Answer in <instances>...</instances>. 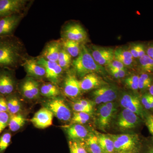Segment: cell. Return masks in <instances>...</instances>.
Here are the masks:
<instances>
[{
	"label": "cell",
	"mask_w": 153,
	"mask_h": 153,
	"mask_svg": "<svg viewBox=\"0 0 153 153\" xmlns=\"http://www.w3.org/2000/svg\"><path fill=\"white\" fill-rule=\"evenodd\" d=\"M88 49L95 62L100 66H107L114 60V50L112 48L92 46Z\"/></svg>",
	"instance_id": "13"
},
{
	"label": "cell",
	"mask_w": 153,
	"mask_h": 153,
	"mask_svg": "<svg viewBox=\"0 0 153 153\" xmlns=\"http://www.w3.org/2000/svg\"><path fill=\"white\" fill-rule=\"evenodd\" d=\"M30 2L27 0H0V19L25 13Z\"/></svg>",
	"instance_id": "6"
},
{
	"label": "cell",
	"mask_w": 153,
	"mask_h": 153,
	"mask_svg": "<svg viewBox=\"0 0 153 153\" xmlns=\"http://www.w3.org/2000/svg\"><path fill=\"white\" fill-rule=\"evenodd\" d=\"M78 101L80 104H82V105L85 107L87 109H88L91 113L92 112V110H93V106L90 102L85 99L79 100H78Z\"/></svg>",
	"instance_id": "42"
},
{
	"label": "cell",
	"mask_w": 153,
	"mask_h": 153,
	"mask_svg": "<svg viewBox=\"0 0 153 153\" xmlns=\"http://www.w3.org/2000/svg\"><path fill=\"white\" fill-rule=\"evenodd\" d=\"M69 146L71 153H88L85 146L78 141L71 140Z\"/></svg>",
	"instance_id": "33"
},
{
	"label": "cell",
	"mask_w": 153,
	"mask_h": 153,
	"mask_svg": "<svg viewBox=\"0 0 153 153\" xmlns=\"http://www.w3.org/2000/svg\"><path fill=\"white\" fill-rule=\"evenodd\" d=\"M149 94L153 97V84H152L149 88Z\"/></svg>",
	"instance_id": "48"
},
{
	"label": "cell",
	"mask_w": 153,
	"mask_h": 153,
	"mask_svg": "<svg viewBox=\"0 0 153 153\" xmlns=\"http://www.w3.org/2000/svg\"><path fill=\"white\" fill-rule=\"evenodd\" d=\"M37 60L38 63L45 68V77L50 82L56 85L59 82L63 74V68L59 66L57 62L45 60L40 56L37 58Z\"/></svg>",
	"instance_id": "11"
},
{
	"label": "cell",
	"mask_w": 153,
	"mask_h": 153,
	"mask_svg": "<svg viewBox=\"0 0 153 153\" xmlns=\"http://www.w3.org/2000/svg\"><path fill=\"white\" fill-rule=\"evenodd\" d=\"M45 106L59 120L64 122L71 120V110L63 99L57 97L51 99L46 102Z\"/></svg>",
	"instance_id": "3"
},
{
	"label": "cell",
	"mask_w": 153,
	"mask_h": 153,
	"mask_svg": "<svg viewBox=\"0 0 153 153\" xmlns=\"http://www.w3.org/2000/svg\"><path fill=\"white\" fill-rule=\"evenodd\" d=\"M153 76L151 74L144 73L139 76V89L145 90L149 89L152 84Z\"/></svg>",
	"instance_id": "30"
},
{
	"label": "cell",
	"mask_w": 153,
	"mask_h": 153,
	"mask_svg": "<svg viewBox=\"0 0 153 153\" xmlns=\"http://www.w3.org/2000/svg\"><path fill=\"white\" fill-rule=\"evenodd\" d=\"M140 122V118L130 111L124 109L118 117L117 124L123 129H129L136 127Z\"/></svg>",
	"instance_id": "16"
},
{
	"label": "cell",
	"mask_w": 153,
	"mask_h": 153,
	"mask_svg": "<svg viewBox=\"0 0 153 153\" xmlns=\"http://www.w3.org/2000/svg\"><path fill=\"white\" fill-rule=\"evenodd\" d=\"M109 136L113 140L115 150L118 152L131 150L136 146L138 143L139 138L136 134H121Z\"/></svg>",
	"instance_id": "8"
},
{
	"label": "cell",
	"mask_w": 153,
	"mask_h": 153,
	"mask_svg": "<svg viewBox=\"0 0 153 153\" xmlns=\"http://www.w3.org/2000/svg\"><path fill=\"white\" fill-rule=\"evenodd\" d=\"M120 105L125 109L128 110L140 118L144 117L145 113L141 100L137 96L130 93H125L122 96Z\"/></svg>",
	"instance_id": "14"
},
{
	"label": "cell",
	"mask_w": 153,
	"mask_h": 153,
	"mask_svg": "<svg viewBox=\"0 0 153 153\" xmlns=\"http://www.w3.org/2000/svg\"><path fill=\"white\" fill-rule=\"evenodd\" d=\"M90 118V114L85 112H74L71 119L73 124L82 125L86 123Z\"/></svg>",
	"instance_id": "32"
},
{
	"label": "cell",
	"mask_w": 153,
	"mask_h": 153,
	"mask_svg": "<svg viewBox=\"0 0 153 153\" xmlns=\"http://www.w3.org/2000/svg\"><path fill=\"white\" fill-rule=\"evenodd\" d=\"M103 80L96 73L85 75L79 81L81 91H88L97 89L104 84Z\"/></svg>",
	"instance_id": "20"
},
{
	"label": "cell",
	"mask_w": 153,
	"mask_h": 153,
	"mask_svg": "<svg viewBox=\"0 0 153 153\" xmlns=\"http://www.w3.org/2000/svg\"><path fill=\"white\" fill-rule=\"evenodd\" d=\"M151 109L153 110V97L151 96L150 94L149 95Z\"/></svg>",
	"instance_id": "47"
},
{
	"label": "cell",
	"mask_w": 153,
	"mask_h": 153,
	"mask_svg": "<svg viewBox=\"0 0 153 153\" xmlns=\"http://www.w3.org/2000/svg\"><path fill=\"white\" fill-rule=\"evenodd\" d=\"M86 149L90 153H103L98 142V137L91 134L85 141Z\"/></svg>",
	"instance_id": "27"
},
{
	"label": "cell",
	"mask_w": 153,
	"mask_h": 153,
	"mask_svg": "<svg viewBox=\"0 0 153 153\" xmlns=\"http://www.w3.org/2000/svg\"><path fill=\"white\" fill-rule=\"evenodd\" d=\"M62 40V47L71 57H76L79 55L80 47L79 43L70 40Z\"/></svg>",
	"instance_id": "26"
},
{
	"label": "cell",
	"mask_w": 153,
	"mask_h": 153,
	"mask_svg": "<svg viewBox=\"0 0 153 153\" xmlns=\"http://www.w3.org/2000/svg\"><path fill=\"white\" fill-rule=\"evenodd\" d=\"M114 55H119L126 58H131L134 59L130 52L129 49H126L123 47H118L115 49L114 52Z\"/></svg>",
	"instance_id": "35"
},
{
	"label": "cell",
	"mask_w": 153,
	"mask_h": 153,
	"mask_svg": "<svg viewBox=\"0 0 153 153\" xmlns=\"http://www.w3.org/2000/svg\"><path fill=\"white\" fill-rule=\"evenodd\" d=\"M54 115L47 108L43 107L38 111L31 119L33 125L38 128H46L52 126Z\"/></svg>",
	"instance_id": "17"
},
{
	"label": "cell",
	"mask_w": 153,
	"mask_h": 153,
	"mask_svg": "<svg viewBox=\"0 0 153 153\" xmlns=\"http://www.w3.org/2000/svg\"><path fill=\"white\" fill-rule=\"evenodd\" d=\"M72 108L75 112H85L89 114L91 113L88 109L82 104H80L78 101L73 103L72 105Z\"/></svg>",
	"instance_id": "37"
},
{
	"label": "cell",
	"mask_w": 153,
	"mask_h": 153,
	"mask_svg": "<svg viewBox=\"0 0 153 153\" xmlns=\"http://www.w3.org/2000/svg\"><path fill=\"white\" fill-rule=\"evenodd\" d=\"M63 91L66 96L75 98L81 93L79 81L72 74L66 75L63 83Z\"/></svg>",
	"instance_id": "18"
},
{
	"label": "cell",
	"mask_w": 153,
	"mask_h": 153,
	"mask_svg": "<svg viewBox=\"0 0 153 153\" xmlns=\"http://www.w3.org/2000/svg\"><path fill=\"white\" fill-rule=\"evenodd\" d=\"M15 70L0 67V94L5 97L16 92L17 87Z\"/></svg>",
	"instance_id": "4"
},
{
	"label": "cell",
	"mask_w": 153,
	"mask_h": 153,
	"mask_svg": "<svg viewBox=\"0 0 153 153\" xmlns=\"http://www.w3.org/2000/svg\"><path fill=\"white\" fill-rule=\"evenodd\" d=\"M108 68H117V69L126 70V66L117 60H114L111 63L107 65Z\"/></svg>",
	"instance_id": "39"
},
{
	"label": "cell",
	"mask_w": 153,
	"mask_h": 153,
	"mask_svg": "<svg viewBox=\"0 0 153 153\" xmlns=\"http://www.w3.org/2000/svg\"><path fill=\"white\" fill-rule=\"evenodd\" d=\"M139 65L144 73H153V60L146 54L139 58Z\"/></svg>",
	"instance_id": "28"
},
{
	"label": "cell",
	"mask_w": 153,
	"mask_h": 153,
	"mask_svg": "<svg viewBox=\"0 0 153 153\" xmlns=\"http://www.w3.org/2000/svg\"><path fill=\"white\" fill-rule=\"evenodd\" d=\"M62 47L61 40L49 41L45 45L40 57L49 61L57 62Z\"/></svg>",
	"instance_id": "19"
},
{
	"label": "cell",
	"mask_w": 153,
	"mask_h": 153,
	"mask_svg": "<svg viewBox=\"0 0 153 153\" xmlns=\"http://www.w3.org/2000/svg\"><path fill=\"white\" fill-rule=\"evenodd\" d=\"M26 120L24 116L20 113L13 115H10L9 120L8 127L11 132L19 131L26 123Z\"/></svg>",
	"instance_id": "24"
},
{
	"label": "cell",
	"mask_w": 153,
	"mask_h": 153,
	"mask_svg": "<svg viewBox=\"0 0 153 153\" xmlns=\"http://www.w3.org/2000/svg\"><path fill=\"white\" fill-rule=\"evenodd\" d=\"M63 40H70L79 43L85 42L87 40V32L80 24L71 23L65 25L61 30Z\"/></svg>",
	"instance_id": "5"
},
{
	"label": "cell",
	"mask_w": 153,
	"mask_h": 153,
	"mask_svg": "<svg viewBox=\"0 0 153 153\" xmlns=\"http://www.w3.org/2000/svg\"><path fill=\"white\" fill-rule=\"evenodd\" d=\"M115 153H132L129 152H118Z\"/></svg>",
	"instance_id": "50"
},
{
	"label": "cell",
	"mask_w": 153,
	"mask_h": 153,
	"mask_svg": "<svg viewBox=\"0 0 153 153\" xmlns=\"http://www.w3.org/2000/svg\"><path fill=\"white\" fill-rule=\"evenodd\" d=\"M114 60H117L124 65L126 67L127 66H131L133 65L134 63V59L131 58H126L125 57H121L119 55H114Z\"/></svg>",
	"instance_id": "36"
},
{
	"label": "cell",
	"mask_w": 153,
	"mask_h": 153,
	"mask_svg": "<svg viewBox=\"0 0 153 153\" xmlns=\"http://www.w3.org/2000/svg\"><path fill=\"white\" fill-rule=\"evenodd\" d=\"M72 65L75 74L82 78L91 73H105L104 67L95 62L88 48L83 44L79 55L72 61Z\"/></svg>",
	"instance_id": "2"
},
{
	"label": "cell",
	"mask_w": 153,
	"mask_h": 153,
	"mask_svg": "<svg viewBox=\"0 0 153 153\" xmlns=\"http://www.w3.org/2000/svg\"><path fill=\"white\" fill-rule=\"evenodd\" d=\"M12 134L10 131H5L0 135V153H4L10 144Z\"/></svg>",
	"instance_id": "31"
},
{
	"label": "cell",
	"mask_w": 153,
	"mask_h": 153,
	"mask_svg": "<svg viewBox=\"0 0 153 153\" xmlns=\"http://www.w3.org/2000/svg\"><path fill=\"white\" fill-rule=\"evenodd\" d=\"M17 86L21 95L27 99H37L41 94L40 83L33 77L27 76Z\"/></svg>",
	"instance_id": "9"
},
{
	"label": "cell",
	"mask_w": 153,
	"mask_h": 153,
	"mask_svg": "<svg viewBox=\"0 0 153 153\" xmlns=\"http://www.w3.org/2000/svg\"><path fill=\"white\" fill-rule=\"evenodd\" d=\"M146 125L150 133L153 136V115H149L146 120Z\"/></svg>",
	"instance_id": "41"
},
{
	"label": "cell",
	"mask_w": 153,
	"mask_h": 153,
	"mask_svg": "<svg viewBox=\"0 0 153 153\" xmlns=\"http://www.w3.org/2000/svg\"><path fill=\"white\" fill-rule=\"evenodd\" d=\"M27 56L19 38L15 36L0 38V67L16 70Z\"/></svg>",
	"instance_id": "1"
},
{
	"label": "cell",
	"mask_w": 153,
	"mask_h": 153,
	"mask_svg": "<svg viewBox=\"0 0 153 153\" xmlns=\"http://www.w3.org/2000/svg\"><path fill=\"white\" fill-rule=\"evenodd\" d=\"M7 112L10 115L19 113L22 110V104L16 92L6 97Z\"/></svg>",
	"instance_id": "22"
},
{
	"label": "cell",
	"mask_w": 153,
	"mask_h": 153,
	"mask_svg": "<svg viewBox=\"0 0 153 153\" xmlns=\"http://www.w3.org/2000/svg\"><path fill=\"white\" fill-rule=\"evenodd\" d=\"M71 57L63 47L59 53L57 63L63 70L69 68L71 63Z\"/></svg>",
	"instance_id": "29"
},
{
	"label": "cell",
	"mask_w": 153,
	"mask_h": 153,
	"mask_svg": "<svg viewBox=\"0 0 153 153\" xmlns=\"http://www.w3.org/2000/svg\"><path fill=\"white\" fill-rule=\"evenodd\" d=\"M22 66L25 68L28 76L36 79H41L46 76V71L43 66L39 64L37 58L27 57Z\"/></svg>",
	"instance_id": "15"
},
{
	"label": "cell",
	"mask_w": 153,
	"mask_h": 153,
	"mask_svg": "<svg viewBox=\"0 0 153 153\" xmlns=\"http://www.w3.org/2000/svg\"><path fill=\"white\" fill-rule=\"evenodd\" d=\"M25 16V13H23L0 19V38L14 36Z\"/></svg>",
	"instance_id": "10"
},
{
	"label": "cell",
	"mask_w": 153,
	"mask_h": 153,
	"mask_svg": "<svg viewBox=\"0 0 153 153\" xmlns=\"http://www.w3.org/2000/svg\"><path fill=\"white\" fill-rule=\"evenodd\" d=\"M149 94H146L143 96L140 100L143 106L146 109L148 110L151 109V104L149 100Z\"/></svg>",
	"instance_id": "38"
},
{
	"label": "cell",
	"mask_w": 153,
	"mask_h": 153,
	"mask_svg": "<svg viewBox=\"0 0 153 153\" xmlns=\"http://www.w3.org/2000/svg\"><path fill=\"white\" fill-rule=\"evenodd\" d=\"M99 143L103 153H112L115 151L114 143L109 135L100 134L97 136Z\"/></svg>",
	"instance_id": "25"
},
{
	"label": "cell",
	"mask_w": 153,
	"mask_h": 153,
	"mask_svg": "<svg viewBox=\"0 0 153 153\" xmlns=\"http://www.w3.org/2000/svg\"><path fill=\"white\" fill-rule=\"evenodd\" d=\"M10 116L8 112H0V135L8 126Z\"/></svg>",
	"instance_id": "34"
},
{
	"label": "cell",
	"mask_w": 153,
	"mask_h": 153,
	"mask_svg": "<svg viewBox=\"0 0 153 153\" xmlns=\"http://www.w3.org/2000/svg\"><path fill=\"white\" fill-rule=\"evenodd\" d=\"M117 90L111 85H104L96 89L92 92L94 101L97 104L111 102L117 97Z\"/></svg>",
	"instance_id": "12"
},
{
	"label": "cell",
	"mask_w": 153,
	"mask_h": 153,
	"mask_svg": "<svg viewBox=\"0 0 153 153\" xmlns=\"http://www.w3.org/2000/svg\"><path fill=\"white\" fill-rule=\"evenodd\" d=\"M67 134L71 140L78 141L86 138L88 135V130L84 126L78 124H73L67 128Z\"/></svg>",
	"instance_id": "21"
},
{
	"label": "cell",
	"mask_w": 153,
	"mask_h": 153,
	"mask_svg": "<svg viewBox=\"0 0 153 153\" xmlns=\"http://www.w3.org/2000/svg\"><path fill=\"white\" fill-rule=\"evenodd\" d=\"M147 153H153V146L149 149Z\"/></svg>",
	"instance_id": "49"
},
{
	"label": "cell",
	"mask_w": 153,
	"mask_h": 153,
	"mask_svg": "<svg viewBox=\"0 0 153 153\" xmlns=\"http://www.w3.org/2000/svg\"><path fill=\"white\" fill-rule=\"evenodd\" d=\"M0 112H7L6 97L0 94Z\"/></svg>",
	"instance_id": "40"
},
{
	"label": "cell",
	"mask_w": 153,
	"mask_h": 153,
	"mask_svg": "<svg viewBox=\"0 0 153 153\" xmlns=\"http://www.w3.org/2000/svg\"><path fill=\"white\" fill-rule=\"evenodd\" d=\"M129 50L134 59L135 58H139L137 44H132L129 49Z\"/></svg>",
	"instance_id": "44"
},
{
	"label": "cell",
	"mask_w": 153,
	"mask_h": 153,
	"mask_svg": "<svg viewBox=\"0 0 153 153\" xmlns=\"http://www.w3.org/2000/svg\"><path fill=\"white\" fill-rule=\"evenodd\" d=\"M116 111V108L112 102L100 105L97 111L96 123L98 128L105 130L108 128Z\"/></svg>",
	"instance_id": "7"
},
{
	"label": "cell",
	"mask_w": 153,
	"mask_h": 153,
	"mask_svg": "<svg viewBox=\"0 0 153 153\" xmlns=\"http://www.w3.org/2000/svg\"><path fill=\"white\" fill-rule=\"evenodd\" d=\"M125 82L126 85L132 90L136 91L139 89L138 83H135L130 81L127 78H126Z\"/></svg>",
	"instance_id": "43"
},
{
	"label": "cell",
	"mask_w": 153,
	"mask_h": 153,
	"mask_svg": "<svg viewBox=\"0 0 153 153\" xmlns=\"http://www.w3.org/2000/svg\"><path fill=\"white\" fill-rule=\"evenodd\" d=\"M137 44L139 58H140L146 55V47L142 44L138 43Z\"/></svg>",
	"instance_id": "45"
},
{
	"label": "cell",
	"mask_w": 153,
	"mask_h": 153,
	"mask_svg": "<svg viewBox=\"0 0 153 153\" xmlns=\"http://www.w3.org/2000/svg\"><path fill=\"white\" fill-rule=\"evenodd\" d=\"M146 54L153 60V42L148 44L146 48Z\"/></svg>",
	"instance_id": "46"
},
{
	"label": "cell",
	"mask_w": 153,
	"mask_h": 153,
	"mask_svg": "<svg viewBox=\"0 0 153 153\" xmlns=\"http://www.w3.org/2000/svg\"><path fill=\"white\" fill-rule=\"evenodd\" d=\"M41 95L49 98L57 97L60 95V91L56 85L52 82H45L40 86Z\"/></svg>",
	"instance_id": "23"
}]
</instances>
